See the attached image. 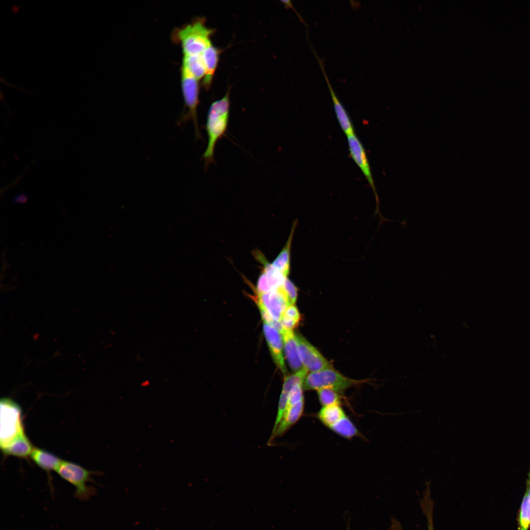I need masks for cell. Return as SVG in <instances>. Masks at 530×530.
Listing matches in <instances>:
<instances>
[{"label": "cell", "mask_w": 530, "mask_h": 530, "mask_svg": "<svg viewBox=\"0 0 530 530\" xmlns=\"http://www.w3.org/2000/svg\"><path fill=\"white\" fill-rule=\"evenodd\" d=\"M230 100L229 91L221 99L214 102L208 111L206 129L208 141L203 155L207 168L214 161V152L217 141L226 132L229 119Z\"/></svg>", "instance_id": "cell-1"}, {"label": "cell", "mask_w": 530, "mask_h": 530, "mask_svg": "<svg viewBox=\"0 0 530 530\" xmlns=\"http://www.w3.org/2000/svg\"><path fill=\"white\" fill-rule=\"evenodd\" d=\"M212 30L207 28L203 22L197 21L189 24L178 32L184 55L202 54L212 45L210 37Z\"/></svg>", "instance_id": "cell-2"}, {"label": "cell", "mask_w": 530, "mask_h": 530, "mask_svg": "<svg viewBox=\"0 0 530 530\" xmlns=\"http://www.w3.org/2000/svg\"><path fill=\"white\" fill-rule=\"evenodd\" d=\"M359 382L345 377L331 368L307 374L303 383L305 390L332 389L339 394Z\"/></svg>", "instance_id": "cell-3"}, {"label": "cell", "mask_w": 530, "mask_h": 530, "mask_svg": "<svg viewBox=\"0 0 530 530\" xmlns=\"http://www.w3.org/2000/svg\"><path fill=\"white\" fill-rule=\"evenodd\" d=\"M0 445L2 447L24 430L21 420V410L12 399L3 398L0 400Z\"/></svg>", "instance_id": "cell-4"}, {"label": "cell", "mask_w": 530, "mask_h": 530, "mask_svg": "<svg viewBox=\"0 0 530 530\" xmlns=\"http://www.w3.org/2000/svg\"><path fill=\"white\" fill-rule=\"evenodd\" d=\"M57 474L75 487V496L82 501L94 495L95 489L87 484L93 472L76 464L62 460L56 470Z\"/></svg>", "instance_id": "cell-5"}, {"label": "cell", "mask_w": 530, "mask_h": 530, "mask_svg": "<svg viewBox=\"0 0 530 530\" xmlns=\"http://www.w3.org/2000/svg\"><path fill=\"white\" fill-rule=\"evenodd\" d=\"M255 291L254 295L251 297L259 307L263 320L273 318L280 321L283 313L290 306L281 287L264 293Z\"/></svg>", "instance_id": "cell-6"}, {"label": "cell", "mask_w": 530, "mask_h": 530, "mask_svg": "<svg viewBox=\"0 0 530 530\" xmlns=\"http://www.w3.org/2000/svg\"><path fill=\"white\" fill-rule=\"evenodd\" d=\"M182 88L185 105L188 112L180 121H186L191 119L193 122L197 138H201L198 128L197 109L199 104L198 80L183 66L182 67Z\"/></svg>", "instance_id": "cell-7"}, {"label": "cell", "mask_w": 530, "mask_h": 530, "mask_svg": "<svg viewBox=\"0 0 530 530\" xmlns=\"http://www.w3.org/2000/svg\"><path fill=\"white\" fill-rule=\"evenodd\" d=\"M299 355L303 367L311 372L332 368L328 361L304 337L295 334Z\"/></svg>", "instance_id": "cell-8"}, {"label": "cell", "mask_w": 530, "mask_h": 530, "mask_svg": "<svg viewBox=\"0 0 530 530\" xmlns=\"http://www.w3.org/2000/svg\"><path fill=\"white\" fill-rule=\"evenodd\" d=\"M255 254L256 259L264 265L259 276L256 290L259 292H267L281 287L287 277L269 264L260 252Z\"/></svg>", "instance_id": "cell-9"}, {"label": "cell", "mask_w": 530, "mask_h": 530, "mask_svg": "<svg viewBox=\"0 0 530 530\" xmlns=\"http://www.w3.org/2000/svg\"><path fill=\"white\" fill-rule=\"evenodd\" d=\"M347 138L350 156L368 181L378 202L373 180L365 149L355 133L347 135Z\"/></svg>", "instance_id": "cell-10"}, {"label": "cell", "mask_w": 530, "mask_h": 530, "mask_svg": "<svg viewBox=\"0 0 530 530\" xmlns=\"http://www.w3.org/2000/svg\"><path fill=\"white\" fill-rule=\"evenodd\" d=\"M263 331L272 357L276 365L285 375L287 370L283 354L282 336L278 331L265 322Z\"/></svg>", "instance_id": "cell-11"}, {"label": "cell", "mask_w": 530, "mask_h": 530, "mask_svg": "<svg viewBox=\"0 0 530 530\" xmlns=\"http://www.w3.org/2000/svg\"><path fill=\"white\" fill-rule=\"evenodd\" d=\"M312 50L318 61V63L323 73L326 82H327L333 103L335 114L342 129L346 136L354 133L350 119L345 109L336 95L335 91L333 90L331 83L329 82L325 71L322 60L318 57L313 49H312Z\"/></svg>", "instance_id": "cell-12"}, {"label": "cell", "mask_w": 530, "mask_h": 530, "mask_svg": "<svg viewBox=\"0 0 530 530\" xmlns=\"http://www.w3.org/2000/svg\"><path fill=\"white\" fill-rule=\"evenodd\" d=\"M304 400L287 407L283 417L275 432L271 435L267 444H270L274 439L283 435L293 426L302 416L304 410Z\"/></svg>", "instance_id": "cell-13"}, {"label": "cell", "mask_w": 530, "mask_h": 530, "mask_svg": "<svg viewBox=\"0 0 530 530\" xmlns=\"http://www.w3.org/2000/svg\"><path fill=\"white\" fill-rule=\"evenodd\" d=\"M281 334L286 356L290 367L295 371L301 370L304 367L299 355L295 334L292 330L285 329Z\"/></svg>", "instance_id": "cell-14"}, {"label": "cell", "mask_w": 530, "mask_h": 530, "mask_svg": "<svg viewBox=\"0 0 530 530\" xmlns=\"http://www.w3.org/2000/svg\"><path fill=\"white\" fill-rule=\"evenodd\" d=\"M308 371L304 368L296 371L289 376L285 377L282 392L279 399L277 413L279 416H282L285 412L287 404L289 394L293 387L297 384L303 383L304 380L307 374Z\"/></svg>", "instance_id": "cell-15"}, {"label": "cell", "mask_w": 530, "mask_h": 530, "mask_svg": "<svg viewBox=\"0 0 530 530\" xmlns=\"http://www.w3.org/2000/svg\"><path fill=\"white\" fill-rule=\"evenodd\" d=\"M0 448L5 455L26 458L30 455L33 447L23 430L9 443Z\"/></svg>", "instance_id": "cell-16"}, {"label": "cell", "mask_w": 530, "mask_h": 530, "mask_svg": "<svg viewBox=\"0 0 530 530\" xmlns=\"http://www.w3.org/2000/svg\"><path fill=\"white\" fill-rule=\"evenodd\" d=\"M29 456L40 468L48 472L56 471L62 461L52 453L37 448H33Z\"/></svg>", "instance_id": "cell-17"}, {"label": "cell", "mask_w": 530, "mask_h": 530, "mask_svg": "<svg viewBox=\"0 0 530 530\" xmlns=\"http://www.w3.org/2000/svg\"><path fill=\"white\" fill-rule=\"evenodd\" d=\"M219 54L218 49L212 44L202 53L205 68V75L203 84L206 89H208L211 85L218 63Z\"/></svg>", "instance_id": "cell-18"}, {"label": "cell", "mask_w": 530, "mask_h": 530, "mask_svg": "<svg viewBox=\"0 0 530 530\" xmlns=\"http://www.w3.org/2000/svg\"><path fill=\"white\" fill-rule=\"evenodd\" d=\"M296 223L293 224L290 235L282 250L273 261L272 265L287 277L290 270L291 248Z\"/></svg>", "instance_id": "cell-19"}, {"label": "cell", "mask_w": 530, "mask_h": 530, "mask_svg": "<svg viewBox=\"0 0 530 530\" xmlns=\"http://www.w3.org/2000/svg\"><path fill=\"white\" fill-rule=\"evenodd\" d=\"M526 482V490L518 515L519 530H528L530 527V472Z\"/></svg>", "instance_id": "cell-20"}, {"label": "cell", "mask_w": 530, "mask_h": 530, "mask_svg": "<svg viewBox=\"0 0 530 530\" xmlns=\"http://www.w3.org/2000/svg\"><path fill=\"white\" fill-rule=\"evenodd\" d=\"M346 415L340 404L322 406L318 413L320 421L329 427Z\"/></svg>", "instance_id": "cell-21"}, {"label": "cell", "mask_w": 530, "mask_h": 530, "mask_svg": "<svg viewBox=\"0 0 530 530\" xmlns=\"http://www.w3.org/2000/svg\"><path fill=\"white\" fill-rule=\"evenodd\" d=\"M182 66L185 67L197 80L205 75V68L202 54L184 55Z\"/></svg>", "instance_id": "cell-22"}, {"label": "cell", "mask_w": 530, "mask_h": 530, "mask_svg": "<svg viewBox=\"0 0 530 530\" xmlns=\"http://www.w3.org/2000/svg\"><path fill=\"white\" fill-rule=\"evenodd\" d=\"M337 434L350 439L358 434V430L351 420L345 416L329 427Z\"/></svg>", "instance_id": "cell-23"}, {"label": "cell", "mask_w": 530, "mask_h": 530, "mask_svg": "<svg viewBox=\"0 0 530 530\" xmlns=\"http://www.w3.org/2000/svg\"><path fill=\"white\" fill-rule=\"evenodd\" d=\"M426 485L420 504L426 518L428 530H434L433 517V503L430 497L429 482L426 483Z\"/></svg>", "instance_id": "cell-24"}, {"label": "cell", "mask_w": 530, "mask_h": 530, "mask_svg": "<svg viewBox=\"0 0 530 530\" xmlns=\"http://www.w3.org/2000/svg\"><path fill=\"white\" fill-rule=\"evenodd\" d=\"M319 400L323 406L340 404L341 397L335 391L327 388L317 390Z\"/></svg>", "instance_id": "cell-25"}, {"label": "cell", "mask_w": 530, "mask_h": 530, "mask_svg": "<svg viewBox=\"0 0 530 530\" xmlns=\"http://www.w3.org/2000/svg\"><path fill=\"white\" fill-rule=\"evenodd\" d=\"M281 289L289 305H294L297 297V289L296 286L287 278Z\"/></svg>", "instance_id": "cell-26"}, {"label": "cell", "mask_w": 530, "mask_h": 530, "mask_svg": "<svg viewBox=\"0 0 530 530\" xmlns=\"http://www.w3.org/2000/svg\"><path fill=\"white\" fill-rule=\"evenodd\" d=\"M303 389V383H298L293 387L289 395L287 407L304 400Z\"/></svg>", "instance_id": "cell-27"}, {"label": "cell", "mask_w": 530, "mask_h": 530, "mask_svg": "<svg viewBox=\"0 0 530 530\" xmlns=\"http://www.w3.org/2000/svg\"><path fill=\"white\" fill-rule=\"evenodd\" d=\"M281 318L291 319L299 321L300 319L299 312L294 305L288 306L283 313Z\"/></svg>", "instance_id": "cell-28"}, {"label": "cell", "mask_w": 530, "mask_h": 530, "mask_svg": "<svg viewBox=\"0 0 530 530\" xmlns=\"http://www.w3.org/2000/svg\"><path fill=\"white\" fill-rule=\"evenodd\" d=\"M28 196L26 194L24 193H21L16 195L14 198V202L16 204H23L27 202Z\"/></svg>", "instance_id": "cell-29"}, {"label": "cell", "mask_w": 530, "mask_h": 530, "mask_svg": "<svg viewBox=\"0 0 530 530\" xmlns=\"http://www.w3.org/2000/svg\"></svg>", "instance_id": "cell-30"}]
</instances>
